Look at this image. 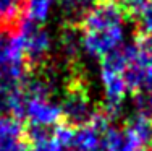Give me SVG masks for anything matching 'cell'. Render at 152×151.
Instances as JSON below:
<instances>
[{
  "instance_id": "cell-1",
  "label": "cell",
  "mask_w": 152,
  "mask_h": 151,
  "mask_svg": "<svg viewBox=\"0 0 152 151\" xmlns=\"http://www.w3.org/2000/svg\"><path fill=\"white\" fill-rule=\"evenodd\" d=\"M126 20L120 3L100 0L79 21V49L89 57L102 60L125 46Z\"/></svg>"
},
{
  "instance_id": "cell-2",
  "label": "cell",
  "mask_w": 152,
  "mask_h": 151,
  "mask_svg": "<svg viewBox=\"0 0 152 151\" xmlns=\"http://www.w3.org/2000/svg\"><path fill=\"white\" fill-rule=\"evenodd\" d=\"M125 68L123 78L128 91H152V41L139 38L121 47Z\"/></svg>"
},
{
  "instance_id": "cell-3",
  "label": "cell",
  "mask_w": 152,
  "mask_h": 151,
  "mask_svg": "<svg viewBox=\"0 0 152 151\" xmlns=\"http://www.w3.org/2000/svg\"><path fill=\"white\" fill-rule=\"evenodd\" d=\"M28 70L16 33H0V85H21Z\"/></svg>"
},
{
  "instance_id": "cell-4",
  "label": "cell",
  "mask_w": 152,
  "mask_h": 151,
  "mask_svg": "<svg viewBox=\"0 0 152 151\" xmlns=\"http://www.w3.org/2000/svg\"><path fill=\"white\" fill-rule=\"evenodd\" d=\"M15 33L29 68L31 65L44 62L49 57V54L52 52L53 47L52 36L42 24L29 20H23Z\"/></svg>"
},
{
  "instance_id": "cell-5",
  "label": "cell",
  "mask_w": 152,
  "mask_h": 151,
  "mask_svg": "<svg viewBox=\"0 0 152 151\" xmlns=\"http://www.w3.org/2000/svg\"><path fill=\"white\" fill-rule=\"evenodd\" d=\"M60 109L61 122L73 128L88 125L97 114L86 93V88L81 83H71L68 86L65 99L60 104Z\"/></svg>"
},
{
  "instance_id": "cell-6",
  "label": "cell",
  "mask_w": 152,
  "mask_h": 151,
  "mask_svg": "<svg viewBox=\"0 0 152 151\" xmlns=\"http://www.w3.org/2000/svg\"><path fill=\"white\" fill-rule=\"evenodd\" d=\"M23 122H26V127L53 130L58 124H61L60 104L53 102L52 98H47V96L24 94Z\"/></svg>"
},
{
  "instance_id": "cell-7",
  "label": "cell",
  "mask_w": 152,
  "mask_h": 151,
  "mask_svg": "<svg viewBox=\"0 0 152 151\" xmlns=\"http://www.w3.org/2000/svg\"><path fill=\"white\" fill-rule=\"evenodd\" d=\"M0 151H29L23 122L15 117H0Z\"/></svg>"
},
{
  "instance_id": "cell-8",
  "label": "cell",
  "mask_w": 152,
  "mask_h": 151,
  "mask_svg": "<svg viewBox=\"0 0 152 151\" xmlns=\"http://www.w3.org/2000/svg\"><path fill=\"white\" fill-rule=\"evenodd\" d=\"M26 13V0H0V33H15Z\"/></svg>"
},
{
  "instance_id": "cell-9",
  "label": "cell",
  "mask_w": 152,
  "mask_h": 151,
  "mask_svg": "<svg viewBox=\"0 0 152 151\" xmlns=\"http://www.w3.org/2000/svg\"><path fill=\"white\" fill-rule=\"evenodd\" d=\"M57 0H26V13L24 20L44 24L49 20Z\"/></svg>"
},
{
  "instance_id": "cell-10",
  "label": "cell",
  "mask_w": 152,
  "mask_h": 151,
  "mask_svg": "<svg viewBox=\"0 0 152 151\" xmlns=\"http://www.w3.org/2000/svg\"><path fill=\"white\" fill-rule=\"evenodd\" d=\"M99 2L100 0H61L65 10H66L75 20H79V21L88 15Z\"/></svg>"
},
{
  "instance_id": "cell-11",
  "label": "cell",
  "mask_w": 152,
  "mask_h": 151,
  "mask_svg": "<svg viewBox=\"0 0 152 151\" xmlns=\"http://www.w3.org/2000/svg\"><path fill=\"white\" fill-rule=\"evenodd\" d=\"M141 38L152 41V0H147L142 8L136 13Z\"/></svg>"
},
{
  "instance_id": "cell-12",
  "label": "cell",
  "mask_w": 152,
  "mask_h": 151,
  "mask_svg": "<svg viewBox=\"0 0 152 151\" xmlns=\"http://www.w3.org/2000/svg\"><path fill=\"white\" fill-rule=\"evenodd\" d=\"M134 106H136V116H141L146 120L152 122V91L136 93Z\"/></svg>"
}]
</instances>
